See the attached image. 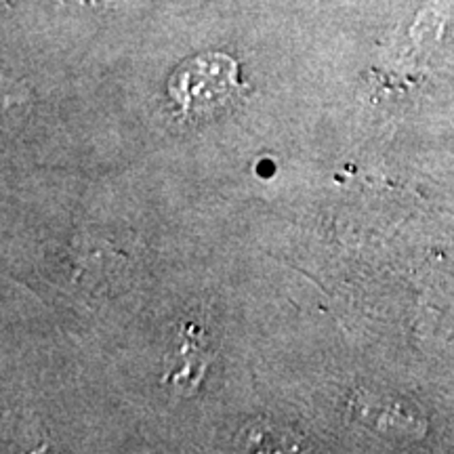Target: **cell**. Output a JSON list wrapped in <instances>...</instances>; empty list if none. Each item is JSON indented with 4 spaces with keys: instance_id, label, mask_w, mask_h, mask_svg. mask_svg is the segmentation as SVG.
Returning a JSON list of instances; mask_svg holds the SVG:
<instances>
[{
    "instance_id": "obj_1",
    "label": "cell",
    "mask_w": 454,
    "mask_h": 454,
    "mask_svg": "<svg viewBox=\"0 0 454 454\" xmlns=\"http://www.w3.org/2000/svg\"><path fill=\"white\" fill-rule=\"evenodd\" d=\"M240 89L236 59L225 53L192 57L168 81L170 99L187 116H211L223 110Z\"/></svg>"
}]
</instances>
